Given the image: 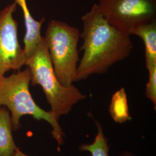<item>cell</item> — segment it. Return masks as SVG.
<instances>
[{"label": "cell", "instance_id": "cell-1", "mask_svg": "<svg viewBox=\"0 0 156 156\" xmlns=\"http://www.w3.org/2000/svg\"><path fill=\"white\" fill-rule=\"evenodd\" d=\"M80 38L83 51L78 64L75 82L94 74H103L116 62L130 55L133 44L130 35L113 27L101 14L97 4L81 18Z\"/></svg>", "mask_w": 156, "mask_h": 156}, {"label": "cell", "instance_id": "cell-2", "mask_svg": "<svg viewBox=\"0 0 156 156\" xmlns=\"http://www.w3.org/2000/svg\"><path fill=\"white\" fill-rule=\"evenodd\" d=\"M31 82L30 70L27 67L9 76L0 78V106L10 112L13 129L21 127L22 116L29 115L37 120H45L52 127L51 134L59 146L64 144V133L58 120L51 112L39 107L34 100L29 86Z\"/></svg>", "mask_w": 156, "mask_h": 156}, {"label": "cell", "instance_id": "cell-3", "mask_svg": "<svg viewBox=\"0 0 156 156\" xmlns=\"http://www.w3.org/2000/svg\"><path fill=\"white\" fill-rule=\"evenodd\" d=\"M26 66L30 70V84L41 87L50 105V111L58 120L62 116L68 115L75 104L86 98V95L74 85L66 87L58 81L44 37L33 54L27 58Z\"/></svg>", "mask_w": 156, "mask_h": 156}, {"label": "cell", "instance_id": "cell-4", "mask_svg": "<svg viewBox=\"0 0 156 156\" xmlns=\"http://www.w3.org/2000/svg\"><path fill=\"white\" fill-rule=\"evenodd\" d=\"M80 31L67 23L51 20L44 37L50 61L58 81L68 87L76 80L80 61L78 45Z\"/></svg>", "mask_w": 156, "mask_h": 156}, {"label": "cell", "instance_id": "cell-5", "mask_svg": "<svg viewBox=\"0 0 156 156\" xmlns=\"http://www.w3.org/2000/svg\"><path fill=\"white\" fill-rule=\"evenodd\" d=\"M108 22L123 33L156 21V0H98L97 4Z\"/></svg>", "mask_w": 156, "mask_h": 156}, {"label": "cell", "instance_id": "cell-6", "mask_svg": "<svg viewBox=\"0 0 156 156\" xmlns=\"http://www.w3.org/2000/svg\"><path fill=\"white\" fill-rule=\"evenodd\" d=\"M17 6L14 1L0 11V78L11 71L20 70L27 60L13 17Z\"/></svg>", "mask_w": 156, "mask_h": 156}, {"label": "cell", "instance_id": "cell-7", "mask_svg": "<svg viewBox=\"0 0 156 156\" xmlns=\"http://www.w3.org/2000/svg\"><path fill=\"white\" fill-rule=\"evenodd\" d=\"M14 1L17 5L20 7L24 17L26 33L23 39V50L26 58H28L33 54L43 38L41 35V28L45 22V18L42 17L40 20H35L30 12L26 0H15Z\"/></svg>", "mask_w": 156, "mask_h": 156}, {"label": "cell", "instance_id": "cell-8", "mask_svg": "<svg viewBox=\"0 0 156 156\" xmlns=\"http://www.w3.org/2000/svg\"><path fill=\"white\" fill-rule=\"evenodd\" d=\"M131 35L138 36L144 43L146 68L156 66V21L135 28Z\"/></svg>", "mask_w": 156, "mask_h": 156}, {"label": "cell", "instance_id": "cell-9", "mask_svg": "<svg viewBox=\"0 0 156 156\" xmlns=\"http://www.w3.org/2000/svg\"><path fill=\"white\" fill-rule=\"evenodd\" d=\"M13 126L9 111L0 106V156H13L17 149L12 135Z\"/></svg>", "mask_w": 156, "mask_h": 156}, {"label": "cell", "instance_id": "cell-10", "mask_svg": "<svg viewBox=\"0 0 156 156\" xmlns=\"http://www.w3.org/2000/svg\"><path fill=\"white\" fill-rule=\"evenodd\" d=\"M109 112L112 119L117 123H124L130 120L127 94L124 88L117 90L112 95Z\"/></svg>", "mask_w": 156, "mask_h": 156}, {"label": "cell", "instance_id": "cell-11", "mask_svg": "<svg viewBox=\"0 0 156 156\" xmlns=\"http://www.w3.org/2000/svg\"><path fill=\"white\" fill-rule=\"evenodd\" d=\"M97 128V134L94 142L91 144L81 145L79 149L81 151H87L91 154V156H109V147L108 140L104 133L102 126L100 123L95 120Z\"/></svg>", "mask_w": 156, "mask_h": 156}, {"label": "cell", "instance_id": "cell-12", "mask_svg": "<svg viewBox=\"0 0 156 156\" xmlns=\"http://www.w3.org/2000/svg\"><path fill=\"white\" fill-rule=\"evenodd\" d=\"M149 73V80L146 84V96L151 101L156 109V66L147 69Z\"/></svg>", "mask_w": 156, "mask_h": 156}, {"label": "cell", "instance_id": "cell-13", "mask_svg": "<svg viewBox=\"0 0 156 156\" xmlns=\"http://www.w3.org/2000/svg\"><path fill=\"white\" fill-rule=\"evenodd\" d=\"M13 156H29L28 155H27L26 154L24 153L23 152H22V151L20 150V149L17 148L16 151L15 152V153L13 154Z\"/></svg>", "mask_w": 156, "mask_h": 156}, {"label": "cell", "instance_id": "cell-14", "mask_svg": "<svg viewBox=\"0 0 156 156\" xmlns=\"http://www.w3.org/2000/svg\"><path fill=\"white\" fill-rule=\"evenodd\" d=\"M134 156L133 154H131V153H130L129 152H128V151H125L123 154H122V156Z\"/></svg>", "mask_w": 156, "mask_h": 156}]
</instances>
